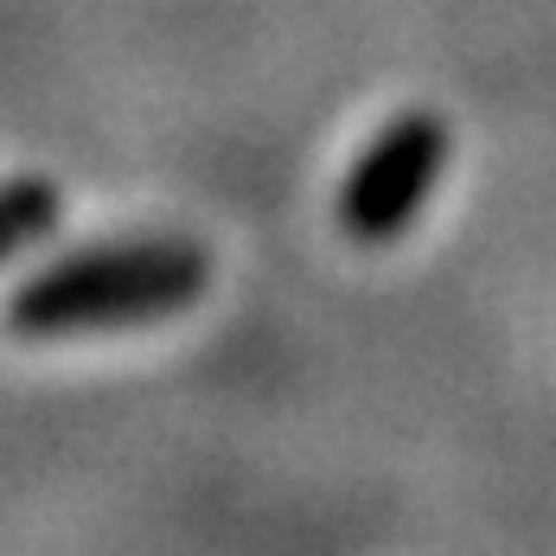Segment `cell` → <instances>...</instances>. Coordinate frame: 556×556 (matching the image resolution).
<instances>
[{
    "instance_id": "6da1fadb",
    "label": "cell",
    "mask_w": 556,
    "mask_h": 556,
    "mask_svg": "<svg viewBox=\"0 0 556 556\" xmlns=\"http://www.w3.org/2000/svg\"><path fill=\"white\" fill-rule=\"evenodd\" d=\"M205 294V250L186 237H135L77 250L13 294V333L26 339H71V333H110L179 314Z\"/></svg>"
},
{
    "instance_id": "7a4b0ae2",
    "label": "cell",
    "mask_w": 556,
    "mask_h": 556,
    "mask_svg": "<svg viewBox=\"0 0 556 556\" xmlns=\"http://www.w3.org/2000/svg\"><path fill=\"white\" fill-rule=\"evenodd\" d=\"M447 167V128L435 110L396 115L384 135L352 161L339 186V224L352 243H390L403 237L416 212L429 205V192L442 186Z\"/></svg>"
},
{
    "instance_id": "3957f363",
    "label": "cell",
    "mask_w": 556,
    "mask_h": 556,
    "mask_svg": "<svg viewBox=\"0 0 556 556\" xmlns=\"http://www.w3.org/2000/svg\"><path fill=\"white\" fill-rule=\"evenodd\" d=\"M58 224V192L46 179H13L0 186V256H20Z\"/></svg>"
}]
</instances>
